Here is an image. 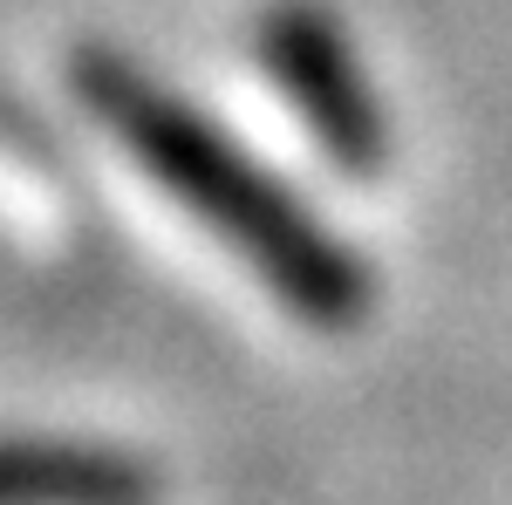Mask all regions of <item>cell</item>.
I'll use <instances>...</instances> for the list:
<instances>
[{
	"label": "cell",
	"instance_id": "3957f363",
	"mask_svg": "<svg viewBox=\"0 0 512 505\" xmlns=\"http://www.w3.org/2000/svg\"><path fill=\"white\" fill-rule=\"evenodd\" d=\"M0 505H158V471L117 444L0 437Z\"/></svg>",
	"mask_w": 512,
	"mask_h": 505
},
{
	"label": "cell",
	"instance_id": "7a4b0ae2",
	"mask_svg": "<svg viewBox=\"0 0 512 505\" xmlns=\"http://www.w3.org/2000/svg\"><path fill=\"white\" fill-rule=\"evenodd\" d=\"M253 55L287 96V110L308 123L321 157L355 178L376 185L390 171V117L376 103V82L355 55L349 28L335 21V7L321 0H274L253 28Z\"/></svg>",
	"mask_w": 512,
	"mask_h": 505
},
{
	"label": "cell",
	"instance_id": "6da1fadb",
	"mask_svg": "<svg viewBox=\"0 0 512 505\" xmlns=\"http://www.w3.org/2000/svg\"><path fill=\"white\" fill-rule=\"evenodd\" d=\"M69 89L89 117L137 157L144 178L192 212L198 226L233 246L246 267L267 280L280 308L315 335H355L376 308V273L362 267L349 239L321 212H308L287 178H274L260 157H246L226 123L192 110L171 82L144 76L117 48H76Z\"/></svg>",
	"mask_w": 512,
	"mask_h": 505
}]
</instances>
